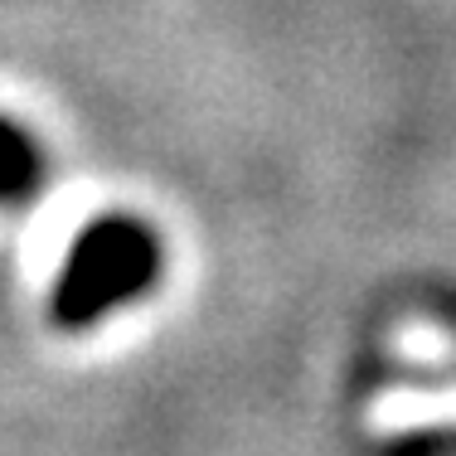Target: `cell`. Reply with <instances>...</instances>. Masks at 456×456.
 <instances>
[{"instance_id":"obj_1","label":"cell","mask_w":456,"mask_h":456,"mask_svg":"<svg viewBox=\"0 0 456 456\" xmlns=\"http://www.w3.org/2000/svg\"><path fill=\"white\" fill-rule=\"evenodd\" d=\"M160 277V243L151 224L132 214H102L73 238L63 273L53 281V321L83 330L107 311L151 291Z\"/></svg>"},{"instance_id":"obj_2","label":"cell","mask_w":456,"mask_h":456,"mask_svg":"<svg viewBox=\"0 0 456 456\" xmlns=\"http://www.w3.org/2000/svg\"><path fill=\"white\" fill-rule=\"evenodd\" d=\"M39 175H45V156H39V141L15 126L10 117H0V204H15L35 194Z\"/></svg>"}]
</instances>
